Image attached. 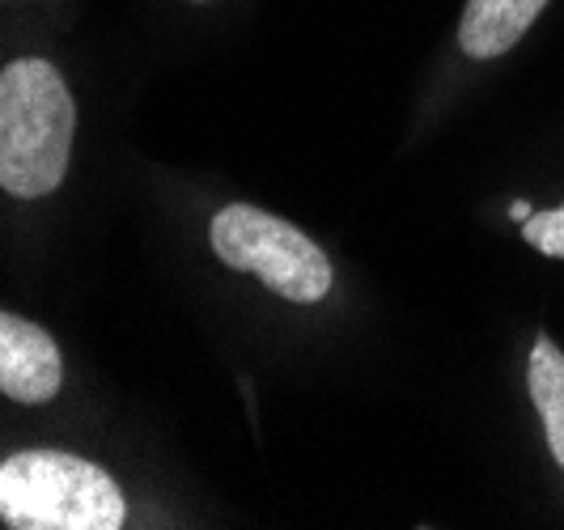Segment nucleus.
<instances>
[{"label":"nucleus","mask_w":564,"mask_h":530,"mask_svg":"<svg viewBox=\"0 0 564 530\" xmlns=\"http://www.w3.org/2000/svg\"><path fill=\"white\" fill-rule=\"evenodd\" d=\"M178 9H187V13H208V9H221L229 0H174Z\"/></svg>","instance_id":"obj_9"},{"label":"nucleus","mask_w":564,"mask_h":530,"mask_svg":"<svg viewBox=\"0 0 564 530\" xmlns=\"http://www.w3.org/2000/svg\"><path fill=\"white\" fill-rule=\"evenodd\" d=\"M0 429L107 433L73 348L9 302H0Z\"/></svg>","instance_id":"obj_4"},{"label":"nucleus","mask_w":564,"mask_h":530,"mask_svg":"<svg viewBox=\"0 0 564 530\" xmlns=\"http://www.w3.org/2000/svg\"><path fill=\"white\" fill-rule=\"evenodd\" d=\"M56 0H0V22H52Z\"/></svg>","instance_id":"obj_8"},{"label":"nucleus","mask_w":564,"mask_h":530,"mask_svg":"<svg viewBox=\"0 0 564 530\" xmlns=\"http://www.w3.org/2000/svg\"><path fill=\"white\" fill-rule=\"evenodd\" d=\"M85 137L82 77L52 22H0V242L34 259L64 221Z\"/></svg>","instance_id":"obj_1"},{"label":"nucleus","mask_w":564,"mask_h":530,"mask_svg":"<svg viewBox=\"0 0 564 530\" xmlns=\"http://www.w3.org/2000/svg\"><path fill=\"white\" fill-rule=\"evenodd\" d=\"M178 505L107 433L0 429V530L178 527Z\"/></svg>","instance_id":"obj_2"},{"label":"nucleus","mask_w":564,"mask_h":530,"mask_svg":"<svg viewBox=\"0 0 564 530\" xmlns=\"http://www.w3.org/2000/svg\"><path fill=\"white\" fill-rule=\"evenodd\" d=\"M527 399L539 420L547 458L564 475V348L547 327H539L527 348Z\"/></svg>","instance_id":"obj_6"},{"label":"nucleus","mask_w":564,"mask_h":530,"mask_svg":"<svg viewBox=\"0 0 564 530\" xmlns=\"http://www.w3.org/2000/svg\"><path fill=\"white\" fill-rule=\"evenodd\" d=\"M518 234L522 242L543 259H564V199L552 208H527L518 204Z\"/></svg>","instance_id":"obj_7"},{"label":"nucleus","mask_w":564,"mask_h":530,"mask_svg":"<svg viewBox=\"0 0 564 530\" xmlns=\"http://www.w3.org/2000/svg\"><path fill=\"white\" fill-rule=\"evenodd\" d=\"M192 242L199 263L238 293L247 289L263 306L297 323L336 318L344 306V272L336 255L306 225L247 196L196 199Z\"/></svg>","instance_id":"obj_3"},{"label":"nucleus","mask_w":564,"mask_h":530,"mask_svg":"<svg viewBox=\"0 0 564 530\" xmlns=\"http://www.w3.org/2000/svg\"><path fill=\"white\" fill-rule=\"evenodd\" d=\"M547 9H552V0H463L442 77L429 85L424 115L442 107V98L454 82H463V77L480 73L488 64L506 60L509 52H518L522 39L539 26V18Z\"/></svg>","instance_id":"obj_5"}]
</instances>
